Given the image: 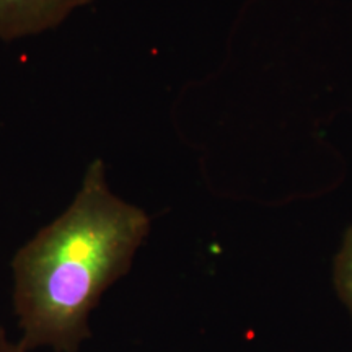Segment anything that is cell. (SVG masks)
Masks as SVG:
<instances>
[{"instance_id": "1", "label": "cell", "mask_w": 352, "mask_h": 352, "mask_svg": "<svg viewBox=\"0 0 352 352\" xmlns=\"http://www.w3.org/2000/svg\"><path fill=\"white\" fill-rule=\"evenodd\" d=\"M148 230V215L111 192L103 160L91 162L64 214L12 261L20 349L77 352L91 336L88 316L104 290L127 274Z\"/></svg>"}, {"instance_id": "2", "label": "cell", "mask_w": 352, "mask_h": 352, "mask_svg": "<svg viewBox=\"0 0 352 352\" xmlns=\"http://www.w3.org/2000/svg\"><path fill=\"white\" fill-rule=\"evenodd\" d=\"M94 0H0V39L34 36L59 26Z\"/></svg>"}, {"instance_id": "3", "label": "cell", "mask_w": 352, "mask_h": 352, "mask_svg": "<svg viewBox=\"0 0 352 352\" xmlns=\"http://www.w3.org/2000/svg\"><path fill=\"white\" fill-rule=\"evenodd\" d=\"M334 285L352 316V227L346 232L340 253L334 259Z\"/></svg>"}, {"instance_id": "4", "label": "cell", "mask_w": 352, "mask_h": 352, "mask_svg": "<svg viewBox=\"0 0 352 352\" xmlns=\"http://www.w3.org/2000/svg\"><path fill=\"white\" fill-rule=\"evenodd\" d=\"M0 352H25V351H21L19 344H12V342L7 340L6 331L0 328Z\"/></svg>"}]
</instances>
